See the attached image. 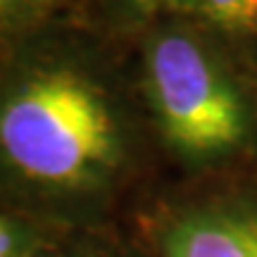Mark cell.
I'll use <instances>...</instances> for the list:
<instances>
[{
  "label": "cell",
  "instance_id": "obj_1",
  "mask_svg": "<svg viewBox=\"0 0 257 257\" xmlns=\"http://www.w3.org/2000/svg\"><path fill=\"white\" fill-rule=\"evenodd\" d=\"M0 160L50 198H98L121 167L107 102L74 72H38L0 105Z\"/></svg>",
  "mask_w": 257,
  "mask_h": 257
},
{
  "label": "cell",
  "instance_id": "obj_2",
  "mask_svg": "<svg viewBox=\"0 0 257 257\" xmlns=\"http://www.w3.org/2000/svg\"><path fill=\"white\" fill-rule=\"evenodd\" d=\"M148 83L167 143L188 162H221L245 146V102L193 36L157 38L148 53Z\"/></svg>",
  "mask_w": 257,
  "mask_h": 257
},
{
  "label": "cell",
  "instance_id": "obj_3",
  "mask_svg": "<svg viewBox=\"0 0 257 257\" xmlns=\"http://www.w3.org/2000/svg\"><path fill=\"white\" fill-rule=\"evenodd\" d=\"M162 257H257V198H212L169 217L160 231Z\"/></svg>",
  "mask_w": 257,
  "mask_h": 257
},
{
  "label": "cell",
  "instance_id": "obj_4",
  "mask_svg": "<svg viewBox=\"0 0 257 257\" xmlns=\"http://www.w3.org/2000/svg\"><path fill=\"white\" fill-rule=\"evenodd\" d=\"M198 5L221 29L245 31L257 27V0H198Z\"/></svg>",
  "mask_w": 257,
  "mask_h": 257
},
{
  "label": "cell",
  "instance_id": "obj_5",
  "mask_svg": "<svg viewBox=\"0 0 257 257\" xmlns=\"http://www.w3.org/2000/svg\"><path fill=\"white\" fill-rule=\"evenodd\" d=\"M0 257H29L27 231L8 217H0Z\"/></svg>",
  "mask_w": 257,
  "mask_h": 257
},
{
  "label": "cell",
  "instance_id": "obj_6",
  "mask_svg": "<svg viewBox=\"0 0 257 257\" xmlns=\"http://www.w3.org/2000/svg\"><path fill=\"white\" fill-rule=\"evenodd\" d=\"M138 5H146V8H157V5H165V8H188V5H198V0H134Z\"/></svg>",
  "mask_w": 257,
  "mask_h": 257
},
{
  "label": "cell",
  "instance_id": "obj_7",
  "mask_svg": "<svg viewBox=\"0 0 257 257\" xmlns=\"http://www.w3.org/2000/svg\"><path fill=\"white\" fill-rule=\"evenodd\" d=\"M43 257H98V255H86V252H57V255H43Z\"/></svg>",
  "mask_w": 257,
  "mask_h": 257
},
{
  "label": "cell",
  "instance_id": "obj_8",
  "mask_svg": "<svg viewBox=\"0 0 257 257\" xmlns=\"http://www.w3.org/2000/svg\"><path fill=\"white\" fill-rule=\"evenodd\" d=\"M12 3H15V0H0V12H3V10H5V8H10Z\"/></svg>",
  "mask_w": 257,
  "mask_h": 257
}]
</instances>
